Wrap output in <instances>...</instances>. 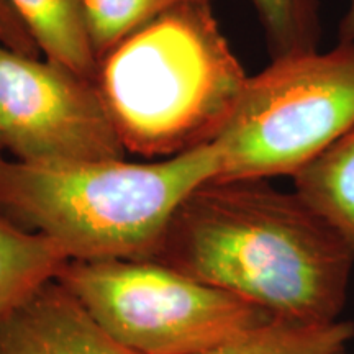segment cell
Masks as SVG:
<instances>
[{
  "label": "cell",
  "mask_w": 354,
  "mask_h": 354,
  "mask_svg": "<svg viewBox=\"0 0 354 354\" xmlns=\"http://www.w3.org/2000/svg\"><path fill=\"white\" fill-rule=\"evenodd\" d=\"M149 259L274 318L330 323L346 305L354 248L295 192L214 179L180 202Z\"/></svg>",
  "instance_id": "cell-1"
},
{
  "label": "cell",
  "mask_w": 354,
  "mask_h": 354,
  "mask_svg": "<svg viewBox=\"0 0 354 354\" xmlns=\"http://www.w3.org/2000/svg\"><path fill=\"white\" fill-rule=\"evenodd\" d=\"M218 174L207 143L154 162H25L0 154V216L68 259H149L180 202Z\"/></svg>",
  "instance_id": "cell-2"
},
{
  "label": "cell",
  "mask_w": 354,
  "mask_h": 354,
  "mask_svg": "<svg viewBox=\"0 0 354 354\" xmlns=\"http://www.w3.org/2000/svg\"><path fill=\"white\" fill-rule=\"evenodd\" d=\"M246 81L212 2L180 3L141 26L95 77L127 153L161 159L210 143Z\"/></svg>",
  "instance_id": "cell-3"
},
{
  "label": "cell",
  "mask_w": 354,
  "mask_h": 354,
  "mask_svg": "<svg viewBox=\"0 0 354 354\" xmlns=\"http://www.w3.org/2000/svg\"><path fill=\"white\" fill-rule=\"evenodd\" d=\"M354 127V41L271 59L210 141L215 180L294 176Z\"/></svg>",
  "instance_id": "cell-4"
},
{
  "label": "cell",
  "mask_w": 354,
  "mask_h": 354,
  "mask_svg": "<svg viewBox=\"0 0 354 354\" xmlns=\"http://www.w3.org/2000/svg\"><path fill=\"white\" fill-rule=\"evenodd\" d=\"M55 281L136 354H198L274 318L151 259H69Z\"/></svg>",
  "instance_id": "cell-5"
},
{
  "label": "cell",
  "mask_w": 354,
  "mask_h": 354,
  "mask_svg": "<svg viewBox=\"0 0 354 354\" xmlns=\"http://www.w3.org/2000/svg\"><path fill=\"white\" fill-rule=\"evenodd\" d=\"M0 140L13 159L71 162L127 154L94 79L0 43Z\"/></svg>",
  "instance_id": "cell-6"
},
{
  "label": "cell",
  "mask_w": 354,
  "mask_h": 354,
  "mask_svg": "<svg viewBox=\"0 0 354 354\" xmlns=\"http://www.w3.org/2000/svg\"><path fill=\"white\" fill-rule=\"evenodd\" d=\"M0 354L136 353L102 328L53 279L0 320Z\"/></svg>",
  "instance_id": "cell-7"
},
{
  "label": "cell",
  "mask_w": 354,
  "mask_h": 354,
  "mask_svg": "<svg viewBox=\"0 0 354 354\" xmlns=\"http://www.w3.org/2000/svg\"><path fill=\"white\" fill-rule=\"evenodd\" d=\"M294 192L354 248V127L292 176Z\"/></svg>",
  "instance_id": "cell-8"
},
{
  "label": "cell",
  "mask_w": 354,
  "mask_h": 354,
  "mask_svg": "<svg viewBox=\"0 0 354 354\" xmlns=\"http://www.w3.org/2000/svg\"><path fill=\"white\" fill-rule=\"evenodd\" d=\"M46 59L84 77H97L99 59L92 50L79 0H8Z\"/></svg>",
  "instance_id": "cell-9"
},
{
  "label": "cell",
  "mask_w": 354,
  "mask_h": 354,
  "mask_svg": "<svg viewBox=\"0 0 354 354\" xmlns=\"http://www.w3.org/2000/svg\"><path fill=\"white\" fill-rule=\"evenodd\" d=\"M68 261L50 238L0 216V320L53 281Z\"/></svg>",
  "instance_id": "cell-10"
},
{
  "label": "cell",
  "mask_w": 354,
  "mask_h": 354,
  "mask_svg": "<svg viewBox=\"0 0 354 354\" xmlns=\"http://www.w3.org/2000/svg\"><path fill=\"white\" fill-rule=\"evenodd\" d=\"M354 323H310L271 318L198 354H343Z\"/></svg>",
  "instance_id": "cell-11"
},
{
  "label": "cell",
  "mask_w": 354,
  "mask_h": 354,
  "mask_svg": "<svg viewBox=\"0 0 354 354\" xmlns=\"http://www.w3.org/2000/svg\"><path fill=\"white\" fill-rule=\"evenodd\" d=\"M271 59L317 51L322 41V0H250Z\"/></svg>",
  "instance_id": "cell-12"
},
{
  "label": "cell",
  "mask_w": 354,
  "mask_h": 354,
  "mask_svg": "<svg viewBox=\"0 0 354 354\" xmlns=\"http://www.w3.org/2000/svg\"><path fill=\"white\" fill-rule=\"evenodd\" d=\"M187 2L212 0H79L92 50L99 61L141 26Z\"/></svg>",
  "instance_id": "cell-13"
},
{
  "label": "cell",
  "mask_w": 354,
  "mask_h": 354,
  "mask_svg": "<svg viewBox=\"0 0 354 354\" xmlns=\"http://www.w3.org/2000/svg\"><path fill=\"white\" fill-rule=\"evenodd\" d=\"M0 43L26 56L39 57L41 50L8 0H0Z\"/></svg>",
  "instance_id": "cell-14"
},
{
  "label": "cell",
  "mask_w": 354,
  "mask_h": 354,
  "mask_svg": "<svg viewBox=\"0 0 354 354\" xmlns=\"http://www.w3.org/2000/svg\"><path fill=\"white\" fill-rule=\"evenodd\" d=\"M338 41H354V0H349L346 13L339 21Z\"/></svg>",
  "instance_id": "cell-15"
},
{
  "label": "cell",
  "mask_w": 354,
  "mask_h": 354,
  "mask_svg": "<svg viewBox=\"0 0 354 354\" xmlns=\"http://www.w3.org/2000/svg\"><path fill=\"white\" fill-rule=\"evenodd\" d=\"M3 151V145H2V140H0V154Z\"/></svg>",
  "instance_id": "cell-16"
},
{
  "label": "cell",
  "mask_w": 354,
  "mask_h": 354,
  "mask_svg": "<svg viewBox=\"0 0 354 354\" xmlns=\"http://www.w3.org/2000/svg\"><path fill=\"white\" fill-rule=\"evenodd\" d=\"M343 354H346V353H343Z\"/></svg>",
  "instance_id": "cell-17"
}]
</instances>
